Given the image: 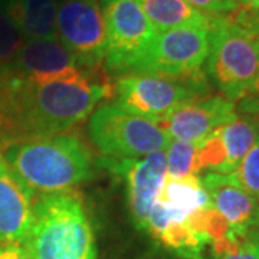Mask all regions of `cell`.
I'll return each instance as SVG.
<instances>
[{"label":"cell","instance_id":"obj_10","mask_svg":"<svg viewBox=\"0 0 259 259\" xmlns=\"http://www.w3.org/2000/svg\"><path fill=\"white\" fill-rule=\"evenodd\" d=\"M236 117L233 102L222 95H203L177 107L157 124L170 139L199 144Z\"/></svg>","mask_w":259,"mask_h":259},{"label":"cell","instance_id":"obj_7","mask_svg":"<svg viewBox=\"0 0 259 259\" xmlns=\"http://www.w3.org/2000/svg\"><path fill=\"white\" fill-rule=\"evenodd\" d=\"M206 78L173 79L146 74L120 75L112 82V97L127 111L158 122L177 107L197 97L209 95Z\"/></svg>","mask_w":259,"mask_h":259},{"label":"cell","instance_id":"obj_12","mask_svg":"<svg viewBox=\"0 0 259 259\" xmlns=\"http://www.w3.org/2000/svg\"><path fill=\"white\" fill-rule=\"evenodd\" d=\"M16 72L36 81H74L95 71L85 69L58 39L25 40L9 64Z\"/></svg>","mask_w":259,"mask_h":259},{"label":"cell","instance_id":"obj_13","mask_svg":"<svg viewBox=\"0 0 259 259\" xmlns=\"http://www.w3.org/2000/svg\"><path fill=\"white\" fill-rule=\"evenodd\" d=\"M202 180L213 207L229 223L231 231L241 239L259 233V200L246 193L231 175L207 173Z\"/></svg>","mask_w":259,"mask_h":259},{"label":"cell","instance_id":"obj_22","mask_svg":"<svg viewBox=\"0 0 259 259\" xmlns=\"http://www.w3.org/2000/svg\"><path fill=\"white\" fill-rule=\"evenodd\" d=\"M259 235L249 238L242 243L238 249L226 252L216 259H259Z\"/></svg>","mask_w":259,"mask_h":259},{"label":"cell","instance_id":"obj_16","mask_svg":"<svg viewBox=\"0 0 259 259\" xmlns=\"http://www.w3.org/2000/svg\"><path fill=\"white\" fill-rule=\"evenodd\" d=\"M139 3L157 32L210 25V16L194 9L186 0H139Z\"/></svg>","mask_w":259,"mask_h":259},{"label":"cell","instance_id":"obj_4","mask_svg":"<svg viewBox=\"0 0 259 259\" xmlns=\"http://www.w3.org/2000/svg\"><path fill=\"white\" fill-rule=\"evenodd\" d=\"M207 74L231 102L242 100L259 72V36L228 18H210Z\"/></svg>","mask_w":259,"mask_h":259},{"label":"cell","instance_id":"obj_6","mask_svg":"<svg viewBox=\"0 0 259 259\" xmlns=\"http://www.w3.org/2000/svg\"><path fill=\"white\" fill-rule=\"evenodd\" d=\"M210 48L209 26H182L157 32L146 54L130 74L166 76L173 79H202V66Z\"/></svg>","mask_w":259,"mask_h":259},{"label":"cell","instance_id":"obj_17","mask_svg":"<svg viewBox=\"0 0 259 259\" xmlns=\"http://www.w3.org/2000/svg\"><path fill=\"white\" fill-rule=\"evenodd\" d=\"M219 134L222 137L223 147L228 157V170L229 175L235 171V168L249 151V148L259 139V130L256 121L252 117H236L231 122L219 127Z\"/></svg>","mask_w":259,"mask_h":259},{"label":"cell","instance_id":"obj_8","mask_svg":"<svg viewBox=\"0 0 259 259\" xmlns=\"http://www.w3.org/2000/svg\"><path fill=\"white\" fill-rule=\"evenodd\" d=\"M101 10L108 42L105 69L112 74H130L154 40L157 30L139 0H101Z\"/></svg>","mask_w":259,"mask_h":259},{"label":"cell","instance_id":"obj_26","mask_svg":"<svg viewBox=\"0 0 259 259\" xmlns=\"http://www.w3.org/2000/svg\"><path fill=\"white\" fill-rule=\"evenodd\" d=\"M252 118L256 121V124H258V130H259V115H256V117H252Z\"/></svg>","mask_w":259,"mask_h":259},{"label":"cell","instance_id":"obj_19","mask_svg":"<svg viewBox=\"0 0 259 259\" xmlns=\"http://www.w3.org/2000/svg\"><path fill=\"white\" fill-rule=\"evenodd\" d=\"M231 176L246 193L259 200V139L249 148Z\"/></svg>","mask_w":259,"mask_h":259},{"label":"cell","instance_id":"obj_1","mask_svg":"<svg viewBox=\"0 0 259 259\" xmlns=\"http://www.w3.org/2000/svg\"><path fill=\"white\" fill-rule=\"evenodd\" d=\"M112 82L95 71L74 81H36L0 66V150L30 139L65 134L82 124Z\"/></svg>","mask_w":259,"mask_h":259},{"label":"cell","instance_id":"obj_29","mask_svg":"<svg viewBox=\"0 0 259 259\" xmlns=\"http://www.w3.org/2000/svg\"><path fill=\"white\" fill-rule=\"evenodd\" d=\"M258 242H259V238H258Z\"/></svg>","mask_w":259,"mask_h":259},{"label":"cell","instance_id":"obj_14","mask_svg":"<svg viewBox=\"0 0 259 259\" xmlns=\"http://www.w3.org/2000/svg\"><path fill=\"white\" fill-rule=\"evenodd\" d=\"M36 194L0 154V242H23L33 222Z\"/></svg>","mask_w":259,"mask_h":259},{"label":"cell","instance_id":"obj_2","mask_svg":"<svg viewBox=\"0 0 259 259\" xmlns=\"http://www.w3.org/2000/svg\"><path fill=\"white\" fill-rule=\"evenodd\" d=\"M3 160L33 193L69 192L93 176V156L87 144L65 133L9 144Z\"/></svg>","mask_w":259,"mask_h":259},{"label":"cell","instance_id":"obj_20","mask_svg":"<svg viewBox=\"0 0 259 259\" xmlns=\"http://www.w3.org/2000/svg\"><path fill=\"white\" fill-rule=\"evenodd\" d=\"M25 40L26 39L0 5V66L13 62Z\"/></svg>","mask_w":259,"mask_h":259},{"label":"cell","instance_id":"obj_5","mask_svg":"<svg viewBox=\"0 0 259 259\" xmlns=\"http://www.w3.org/2000/svg\"><path fill=\"white\" fill-rule=\"evenodd\" d=\"M88 133L104 160L144 157L166 150L171 140L157 122L111 102L102 104L91 114Z\"/></svg>","mask_w":259,"mask_h":259},{"label":"cell","instance_id":"obj_24","mask_svg":"<svg viewBox=\"0 0 259 259\" xmlns=\"http://www.w3.org/2000/svg\"><path fill=\"white\" fill-rule=\"evenodd\" d=\"M0 259H35L22 242H0Z\"/></svg>","mask_w":259,"mask_h":259},{"label":"cell","instance_id":"obj_23","mask_svg":"<svg viewBox=\"0 0 259 259\" xmlns=\"http://www.w3.org/2000/svg\"><path fill=\"white\" fill-rule=\"evenodd\" d=\"M239 110L250 117L259 115V72L252 83L250 90L246 93V95L238 101Z\"/></svg>","mask_w":259,"mask_h":259},{"label":"cell","instance_id":"obj_21","mask_svg":"<svg viewBox=\"0 0 259 259\" xmlns=\"http://www.w3.org/2000/svg\"><path fill=\"white\" fill-rule=\"evenodd\" d=\"M190 6L197 9L202 13L209 15H222V13H232L238 9L236 0H186Z\"/></svg>","mask_w":259,"mask_h":259},{"label":"cell","instance_id":"obj_11","mask_svg":"<svg viewBox=\"0 0 259 259\" xmlns=\"http://www.w3.org/2000/svg\"><path fill=\"white\" fill-rule=\"evenodd\" d=\"M105 166L124 179L133 222L143 231L158 190L166 179V150L131 160H107Z\"/></svg>","mask_w":259,"mask_h":259},{"label":"cell","instance_id":"obj_28","mask_svg":"<svg viewBox=\"0 0 259 259\" xmlns=\"http://www.w3.org/2000/svg\"><path fill=\"white\" fill-rule=\"evenodd\" d=\"M256 16H258V22H259V10H256Z\"/></svg>","mask_w":259,"mask_h":259},{"label":"cell","instance_id":"obj_3","mask_svg":"<svg viewBox=\"0 0 259 259\" xmlns=\"http://www.w3.org/2000/svg\"><path fill=\"white\" fill-rule=\"evenodd\" d=\"M35 259H97L93 226L71 192L39 196L23 242Z\"/></svg>","mask_w":259,"mask_h":259},{"label":"cell","instance_id":"obj_27","mask_svg":"<svg viewBox=\"0 0 259 259\" xmlns=\"http://www.w3.org/2000/svg\"><path fill=\"white\" fill-rule=\"evenodd\" d=\"M236 2H238V3H241L242 6H245V0H236Z\"/></svg>","mask_w":259,"mask_h":259},{"label":"cell","instance_id":"obj_25","mask_svg":"<svg viewBox=\"0 0 259 259\" xmlns=\"http://www.w3.org/2000/svg\"><path fill=\"white\" fill-rule=\"evenodd\" d=\"M245 8L259 10V0H245Z\"/></svg>","mask_w":259,"mask_h":259},{"label":"cell","instance_id":"obj_15","mask_svg":"<svg viewBox=\"0 0 259 259\" xmlns=\"http://www.w3.org/2000/svg\"><path fill=\"white\" fill-rule=\"evenodd\" d=\"M2 6L25 39H58L56 0H5Z\"/></svg>","mask_w":259,"mask_h":259},{"label":"cell","instance_id":"obj_9","mask_svg":"<svg viewBox=\"0 0 259 259\" xmlns=\"http://www.w3.org/2000/svg\"><path fill=\"white\" fill-rule=\"evenodd\" d=\"M58 37L90 71H98L108 54L107 28L98 0H62L56 16Z\"/></svg>","mask_w":259,"mask_h":259},{"label":"cell","instance_id":"obj_18","mask_svg":"<svg viewBox=\"0 0 259 259\" xmlns=\"http://www.w3.org/2000/svg\"><path fill=\"white\" fill-rule=\"evenodd\" d=\"M197 144L187 143L182 140L171 139L166 148L167 177L182 179V177L194 175V156Z\"/></svg>","mask_w":259,"mask_h":259}]
</instances>
